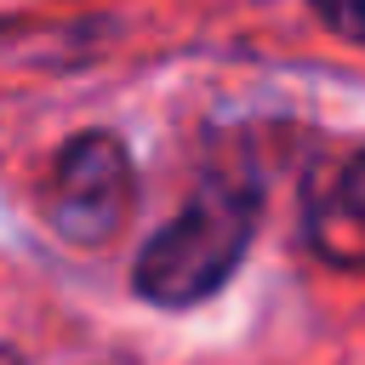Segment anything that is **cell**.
Returning <instances> with one entry per match:
<instances>
[{"mask_svg":"<svg viewBox=\"0 0 365 365\" xmlns=\"http://www.w3.org/2000/svg\"><path fill=\"white\" fill-rule=\"evenodd\" d=\"M257 228V182L245 177H211L194 188V200L143 245L131 285L148 302L165 308H188L200 297H211L245 257Z\"/></svg>","mask_w":365,"mask_h":365,"instance_id":"obj_1","label":"cell"},{"mask_svg":"<svg viewBox=\"0 0 365 365\" xmlns=\"http://www.w3.org/2000/svg\"><path fill=\"white\" fill-rule=\"evenodd\" d=\"M137 194V171L120 137L108 131H80L51 171V222L74 240V245H103Z\"/></svg>","mask_w":365,"mask_h":365,"instance_id":"obj_2","label":"cell"},{"mask_svg":"<svg viewBox=\"0 0 365 365\" xmlns=\"http://www.w3.org/2000/svg\"><path fill=\"white\" fill-rule=\"evenodd\" d=\"M308 240L325 262H348V268L365 262V148L354 160H342L336 177L314 194Z\"/></svg>","mask_w":365,"mask_h":365,"instance_id":"obj_3","label":"cell"},{"mask_svg":"<svg viewBox=\"0 0 365 365\" xmlns=\"http://www.w3.org/2000/svg\"><path fill=\"white\" fill-rule=\"evenodd\" d=\"M308 6L319 11V23H325L331 34L365 46V0H308Z\"/></svg>","mask_w":365,"mask_h":365,"instance_id":"obj_4","label":"cell"},{"mask_svg":"<svg viewBox=\"0 0 365 365\" xmlns=\"http://www.w3.org/2000/svg\"><path fill=\"white\" fill-rule=\"evenodd\" d=\"M0 365H23V359H17V354H11V348H0Z\"/></svg>","mask_w":365,"mask_h":365,"instance_id":"obj_5","label":"cell"}]
</instances>
